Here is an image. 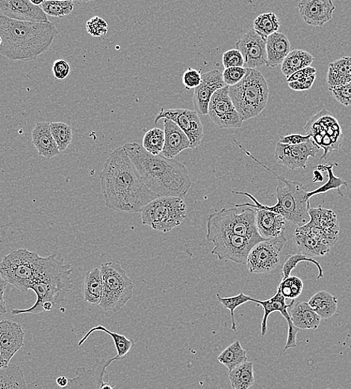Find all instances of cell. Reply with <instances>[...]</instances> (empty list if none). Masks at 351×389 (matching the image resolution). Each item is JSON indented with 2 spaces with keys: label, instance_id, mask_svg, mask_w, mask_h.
Listing matches in <instances>:
<instances>
[{
  "label": "cell",
  "instance_id": "obj_1",
  "mask_svg": "<svg viewBox=\"0 0 351 389\" xmlns=\"http://www.w3.org/2000/svg\"><path fill=\"white\" fill-rule=\"evenodd\" d=\"M100 178L105 206L117 212L141 213L159 197L147 187L124 146L117 147L107 159Z\"/></svg>",
  "mask_w": 351,
  "mask_h": 389
},
{
  "label": "cell",
  "instance_id": "obj_2",
  "mask_svg": "<svg viewBox=\"0 0 351 389\" xmlns=\"http://www.w3.org/2000/svg\"><path fill=\"white\" fill-rule=\"evenodd\" d=\"M147 187L158 197H185L192 187L184 164L163 155H152L139 143L124 145Z\"/></svg>",
  "mask_w": 351,
  "mask_h": 389
},
{
  "label": "cell",
  "instance_id": "obj_3",
  "mask_svg": "<svg viewBox=\"0 0 351 389\" xmlns=\"http://www.w3.org/2000/svg\"><path fill=\"white\" fill-rule=\"evenodd\" d=\"M58 33L50 21H17L0 13V54L12 61H34L51 48Z\"/></svg>",
  "mask_w": 351,
  "mask_h": 389
},
{
  "label": "cell",
  "instance_id": "obj_4",
  "mask_svg": "<svg viewBox=\"0 0 351 389\" xmlns=\"http://www.w3.org/2000/svg\"><path fill=\"white\" fill-rule=\"evenodd\" d=\"M235 142L250 158L256 163L261 165L266 170L271 172L278 179L276 189V197L278 202L273 206H268L258 202V200L248 192L231 190L235 194L246 196L251 199L254 204L246 203L236 204V207H251L253 208L266 209V211L281 214L286 221L296 224L298 227L303 226L310 220V199L307 198L306 187L298 182L289 181L277 172L271 170L261 161L255 158L250 152L246 151L236 140Z\"/></svg>",
  "mask_w": 351,
  "mask_h": 389
},
{
  "label": "cell",
  "instance_id": "obj_5",
  "mask_svg": "<svg viewBox=\"0 0 351 389\" xmlns=\"http://www.w3.org/2000/svg\"><path fill=\"white\" fill-rule=\"evenodd\" d=\"M72 272L71 264H66L61 254L46 257L41 272L29 287V290H33L37 295L36 304L26 309H13L12 316L38 314L43 312V306L46 303H51L56 306L63 302L66 296L72 291Z\"/></svg>",
  "mask_w": 351,
  "mask_h": 389
},
{
  "label": "cell",
  "instance_id": "obj_6",
  "mask_svg": "<svg viewBox=\"0 0 351 389\" xmlns=\"http://www.w3.org/2000/svg\"><path fill=\"white\" fill-rule=\"evenodd\" d=\"M234 106L246 122L258 116L266 107L269 88L264 75L256 68H248L246 76L237 84L229 86Z\"/></svg>",
  "mask_w": 351,
  "mask_h": 389
},
{
  "label": "cell",
  "instance_id": "obj_7",
  "mask_svg": "<svg viewBox=\"0 0 351 389\" xmlns=\"http://www.w3.org/2000/svg\"><path fill=\"white\" fill-rule=\"evenodd\" d=\"M256 214V209L251 207L223 208L207 218L206 237L218 233H231L253 239L257 243L263 242L265 239L257 231Z\"/></svg>",
  "mask_w": 351,
  "mask_h": 389
},
{
  "label": "cell",
  "instance_id": "obj_8",
  "mask_svg": "<svg viewBox=\"0 0 351 389\" xmlns=\"http://www.w3.org/2000/svg\"><path fill=\"white\" fill-rule=\"evenodd\" d=\"M44 261L45 258L26 249L11 250L0 261V274L7 283L25 294L41 272Z\"/></svg>",
  "mask_w": 351,
  "mask_h": 389
},
{
  "label": "cell",
  "instance_id": "obj_9",
  "mask_svg": "<svg viewBox=\"0 0 351 389\" xmlns=\"http://www.w3.org/2000/svg\"><path fill=\"white\" fill-rule=\"evenodd\" d=\"M100 272L103 291L100 306L105 311L117 313L132 298L134 284L119 264L105 263Z\"/></svg>",
  "mask_w": 351,
  "mask_h": 389
},
{
  "label": "cell",
  "instance_id": "obj_10",
  "mask_svg": "<svg viewBox=\"0 0 351 389\" xmlns=\"http://www.w3.org/2000/svg\"><path fill=\"white\" fill-rule=\"evenodd\" d=\"M141 216L143 224L166 234L187 219V207L181 197H159L142 209Z\"/></svg>",
  "mask_w": 351,
  "mask_h": 389
},
{
  "label": "cell",
  "instance_id": "obj_11",
  "mask_svg": "<svg viewBox=\"0 0 351 389\" xmlns=\"http://www.w3.org/2000/svg\"><path fill=\"white\" fill-rule=\"evenodd\" d=\"M305 131L324 154L320 160H325L332 152L340 151L344 142L342 129L332 113L323 109L315 114L304 127Z\"/></svg>",
  "mask_w": 351,
  "mask_h": 389
},
{
  "label": "cell",
  "instance_id": "obj_12",
  "mask_svg": "<svg viewBox=\"0 0 351 389\" xmlns=\"http://www.w3.org/2000/svg\"><path fill=\"white\" fill-rule=\"evenodd\" d=\"M287 239L283 234L264 239L251 250L246 264L253 274H268L276 269L281 261V254Z\"/></svg>",
  "mask_w": 351,
  "mask_h": 389
},
{
  "label": "cell",
  "instance_id": "obj_13",
  "mask_svg": "<svg viewBox=\"0 0 351 389\" xmlns=\"http://www.w3.org/2000/svg\"><path fill=\"white\" fill-rule=\"evenodd\" d=\"M214 244L211 254L220 261H232L236 264H246L251 249L258 244L245 237L231 234L218 233L206 237Z\"/></svg>",
  "mask_w": 351,
  "mask_h": 389
},
{
  "label": "cell",
  "instance_id": "obj_14",
  "mask_svg": "<svg viewBox=\"0 0 351 389\" xmlns=\"http://www.w3.org/2000/svg\"><path fill=\"white\" fill-rule=\"evenodd\" d=\"M310 220L297 229L306 232L330 247L337 243L340 224L337 214L332 209L323 207L310 208Z\"/></svg>",
  "mask_w": 351,
  "mask_h": 389
},
{
  "label": "cell",
  "instance_id": "obj_15",
  "mask_svg": "<svg viewBox=\"0 0 351 389\" xmlns=\"http://www.w3.org/2000/svg\"><path fill=\"white\" fill-rule=\"evenodd\" d=\"M208 115L211 122L221 129L242 127V119L229 95L228 85L219 89L212 95L209 104Z\"/></svg>",
  "mask_w": 351,
  "mask_h": 389
},
{
  "label": "cell",
  "instance_id": "obj_16",
  "mask_svg": "<svg viewBox=\"0 0 351 389\" xmlns=\"http://www.w3.org/2000/svg\"><path fill=\"white\" fill-rule=\"evenodd\" d=\"M163 118L172 120L185 132L191 142L192 149H197L200 146L204 134V125L199 114L195 110L162 108L155 118V125Z\"/></svg>",
  "mask_w": 351,
  "mask_h": 389
},
{
  "label": "cell",
  "instance_id": "obj_17",
  "mask_svg": "<svg viewBox=\"0 0 351 389\" xmlns=\"http://www.w3.org/2000/svg\"><path fill=\"white\" fill-rule=\"evenodd\" d=\"M285 299L281 292L278 290L277 294L271 299H267V301H258V299L253 298L251 301V302L261 305L264 310V316L261 324L262 337H264L268 332V320L271 313L280 312L285 319L288 329L287 341L283 351L297 347L296 337L300 331L298 328L294 326L291 316H290V313L288 311V308H291L294 305L295 299H293L292 303L288 305L285 304Z\"/></svg>",
  "mask_w": 351,
  "mask_h": 389
},
{
  "label": "cell",
  "instance_id": "obj_18",
  "mask_svg": "<svg viewBox=\"0 0 351 389\" xmlns=\"http://www.w3.org/2000/svg\"><path fill=\"white\" fill-rule=\"evenodd\" d=\"M320 147L310 139L299 145H286L279 142L276 145L274 157L282 166L291 170H306L309 157L315 158Z\"/></svg>",
  "mask_w": 351,
  "mask_h": 389
},
{
  "label": "cell",
  "instance_id": "obj_19",
  "mask_svg": "<svg viewBox=\"0 0 351 389\" xmlns=\"http://www.w3.org/2000/svg\"><path fill=\"white\" fill-rule=\"evenodd\" d=\"M236 48L245 60V68L256 69L266 65V39L253 29L241 36L236 43Z\"/></svg>",
  "mask_w": 351,
  "mask_h": 389
},
{
  "label": "cell",
  "instance_id": "obj_20",
  "mask_svg": "<svg viewBox=\"0 0 351 389\" xmlns=\"http://www.w3.org/2000/svg\"><path fill=\"white\" fill-rule=\"evenodd\" d=\"M226 85L223 80L222 73L212 70L201 75V82L194 88L193 106L195 111L201 115H208L210 100L219 89Z\"/></svg>",
  "mask_w": 351,
  "mask_h": 389
},
{
  "label": "cell",
  "instance_id": "obj_21",
  "mask_svg": "<svg viewBox=\"0 0 351 389\" xmlns=\"http://www.w3.org/2000/svg\"><path fill=\"white\" fill-rule=\"evenodd\" d=\"M0 13L17 21L49 22L48 15L40 6L30 2V0H0Z\"/></svg>",
  "mask_w": 351,
  "mask_h": 389
},
{
  "label": "cell",
  "instance_id": "obj_22",
  "mask_svg": "<svg viewBox=\"0 0 351 389\" xmlns=\"http://www.w3.org/2000/svg\"><path fill=\"white\" fill-rule=\"evenodd\" d=\"M298 10L305 23L320 27L332 19L335 6L332 0H300Z\"/></svg>",
  "mask_w": 351,
  "mask_h": 389
},
{
  "label": "cell",
  "instance_id": "obj_23",
  "mask_svg": "<svg viewBox=\"0 0 351 389\" xmlns=\"http://www.w3.org/2000/svg\"><path fill=\"white\" fill-rule=\"evenodd\" d=\"M115 361V357L108 359V361L97 359L95 365L89 370L84 367L78 368L75 371L78 376L69 379V383L66 388L103 389L106 383L104 381V377L107 375L106 368Z\"/></svg>",
  "mask_w": 351,
  "mask_h": 389
},
{
  "label": "cell",
  "instance_id": "obj_24",
  "mask_svg": "<svg viewBox=\"0 0 351 389\" xmlns=\"http://www.w3.org/2000/svg\"><path fill=\"white\" fill-rule=\"evenodd\" d=\"M25 333L20 323L4 320L0 321V351L6 361L11 359L23 346Z\"/></svg>",
  "mask_w": 351,
  "mask_h": 389
},
{
  "label": "cell",
  "instance_id": "obj_25",
  "mask_svg": "<svg viewBox=\"0 0 351 389\" xmlns=\"http://www.w3.org/2000/svg\"><path fill=\"white\" fill-rule=\"evenodd\" d=\"M164 144L162 152L164 157L174 159L187 149H192L191 142L185 133L175 123L169 118H163Z\"/></svg>",
  "mask_w": 351,
  "mask_h": 389
},
{
  "label": "cell",
  "instance_id": "obj_26",
  "mask_svg": "<svg viewBox=\"0 0 351 389\" xmlns=\"http://www.w3.org/2000/svg\"><path fill=\"white\" fill-rule=\"evenodd\" d=\"M257 231L263 239L278 237L285 231V219L280 214L255 208Z\"/></svg>",
  "mask_w": 351,
  "mask_h": 389
},
{
  "label": "cell",
  "instance_id": "obj_27",
  "mask_svg": "<svg viewBox=\"0 0 351 389\" xmlns=\"http://www.w3.org/2000/svg\"><path fill=\"white\" fill-rule=\"evenodd\" d=\"M32 138L39 156L50 160L60 154L51 133L50 123H37L32 132Z\"/></svg>",
  "mask_w": 351,
  "mask_h": 389
},
{
  "label": "cell",
  "instance_id": "obj_28",
  "mask_svg": "<svg viewBox=\"0 0 351 389\" xmlns=\"http://www.w3.org/2000/svg\"><path fill=\"white\" fill-rule=\"evenodd\" d=\"M267 61L268 68L281 66L285 58L291 52V43L282 33H274L266 40Z\"/></svg>",
  "mask_w": 351,
  "mask_h": 389
},
{
  "label": "cell",
  "instance_id": "obj_29",
  "mask_svg": "<svg viewBox=\"0 0 351 389\" xmlns=\"http://www.w3.org/2000/svg\"><path fill=\"white\" fill-rule=\"evenodd\" d=\"M293 239L300 253L308 257L324 256L330 251L331 247L320 241L318 238L297 229Z\"/></svg>",
  "mask_w": 351,
  "mask_h": 389
},
{
  "label": "cell",
  "instance_id": "obj_30",
  "mask_svg": "<svg viewBox=\"0 0 351 389\" xmlns=\"http://www.w3.org/2000/svg\"><path fill=\"white\" fill-rule=\"evenodd\" d=\"M351 83V56H344L331 63L327 74L328 90Z\"/></svg>",
  "mask_w": 351,
  "mask_h": 389
},
{
  "label": "cell",
  "instance_id": "obj_31",
  "mask_svg": "<svg viewBox=\"0 0 351 389\" xmlns=\"http://www.w3.org/2000/svg\"><path fill=\"white\" fill-rule=\"evenodd\" d=\"M290 316L294 326L299 329H317L322 320L309 304L305 302L295 304Z\"/></svg>",
  "mask_w": 351,
  "mask_h": 389
},
{
  "label": "cell",
  "instance_id": "obj_32",
  "mask_svg": "<svg viewBox=\"0 0 351 389\" xmlns=\"http://www.w3.org/2000/svg\"><path fill=\"white\" fill-rule=\"evenodd\" d=\"M338 303L337 297L325 291L317 292L308 302L322 319H328L333 316L337 311Z\"/></svg>",
  "mask_w": 351,
  "mask_h": 389
},
{
  "label": "cell",
  "instance_id": "obj_33",
  "mask_svg": "<svg viewBox=\"0 0 351 389\" xmlns=\"http://www.w3.org/2000/svg\"><path fill=\"white\" fill-rule=\"evenodd\" d=\"M102 291L103 282L100 269L95 268L88 271L85 276L83 284L85 301L93 306H100Z\"/></svg>",
  "mask_w": 351,
  "mask_h": 389
},
{
  "label": "cell",
  "instance_id": "obj_34",
  "mask_svg": "<svg viewBox=\"0 0 351 389\" xmlns=\"http://www.w3.org/2000/svg\"><path fill=\"white\" fill-rule=\"evenodd\" d=\"M95 332H103L112 337L117 353V356H115V361H123L135 346V343L132 340L127 338L125 336L111 332L109 329H107L101 325L90 329L85 336L80 341L79 346H81L89 336Z\"/></svg>",
  "mask_w": 351,
  "mask_h": 389
},
{
  "label": "cell",
  "instance_id": "obj_35",
  "mask_svg": "<svg viewBox=\"0 0 351 389\" xmlns=\"http://www.w3.org/2000/svg\"><path fill=\"white\" fill-rule=\"evenodd\" d=\"M314 60V56L309 52L295 50L290 52L283 60L281 64V71L287 79L296 71L310 66Z\"/></svg>",
  "mask_w": 351,
  "mask_h": 389
},
{
  "label": "cell",
  "instance_id": "obj_36",
  "mask_svg": "<svg viewBox=\"0 0 351 389\" xmlns=\"http://www.w3.org/2000/svg\"><path fill=\"white\" fill-rule=\"evenodd\" d=\"M229 379L234 389H248L255 383L253 363L246 362L229 371Z\"/></svg>",
  "mask_w": 351,
  "mask_h": 389
},
{
  "label": "cell",
  "instance_id": "obj_37",
  "mask_svg": "<svg viewBox=\"0 0 351 389\" xmlns=\"http://www.w3.org/2000/svg\"><path fill=\"white\" fill-rule=\"evenodd\" d=\"M218 361L231 371L239 365L248 362L247 351L242 348L239 341H236L222 351Z\"/></svg>",
  "mask_w": 351,
  "mask_h": 389
},
{
  "label": "cell",
  "instance_id": "obj_38",
  "mask_svg": "<svg viewBox=\"0 0 351 389\" xmlns=\"http://www.w3.org/2000/svg\"><path fill=\"white\" fill-rule=\"evenodd\" d=\"M337 167V163H326L325 165H318L315 167L318 171L327 172L328 175V182L322 187H318V189L308 192L307 198L310 199L313 196L318 194H323L329 192L330 190H337L341 197H343L342 193L341 192V187L345 186L347 187L348 183L344 181L341 177L335 176L333 173L334 167Z\"/></svg>",
  "mask_w": 351,
  "mask_h": 389
},
{
  "label": "cell",
  "instance_id": "obj_39",
  "mask_svg": "<svg viewBox=\"0 0 351 389\" xmlns=\"http://www.w3.org/2000/svg\"><path fill=\"white\" fill-rule=\"evenodd\" d=\"M22 369L14 364L0 368V389L26 388Z\"/></svg>",
  "mask_w": 351,
  "mask_h": 389
},
{
  "label": "cell",
  "instance_id": "obj_40",
  "mask_svg": "<svg viewBox=\"0 0 351 389\" xmlns=\"http://www.w3.org/2000/svg\"><path fill=\"white\" fill-rule=\"evenodd\" d=\"M280 27V19L273 12L258 15L253 21L254 31L266 40L273 33L278 32Z\"/></svg>",
  "mask_w": 351,
  "mask_h": 389
},
{
  "label": "cell",
  "instance_id": "obj_41",
  "mask_svg": "<svg viewBox=\"0 0 351 389\" xmlns=\"http://www.w3.org/2000/svg\"><path fill=\"white\" fill-rule=\"evenodd\" d=\"M164 144V133L160 128H155L147 131L143 138L142 146L152 155L162 153Z\"/></svg>",
  "mask_w": 351,
  "mask_h": 389
},
{
  "label": "cell",
  "instance_id": "obj_42",
  "mask_svg": "<svg viewBox=\"0 0 351 389\" xmlns=\"http://www.w3.org/2000/svg\"><path fill=\"white\" fill-rule=\"evenodd\" d=\"M310 262L316 266L318 271V276L317 277L318 279L323 278L324 276V271L317 261H315L313 258L308 257L306 256H304V254L301 253H298L295 254H293V256H288V259L284 262L283 267H282V277L281 280H283L288 276H291V273L293 272V269L296 268V266L298 265L300 262Z\"/></svg>",
  "mask_w": 351,
  "mask_h": 389
},
{
  "label": "cell",
  "instance_id": "obj_43",
  "mask_svg": "<svg viewBox=\"0 0 351 389\" xmlns=\"http://www.w3.org/2000/svg\"><path fill=\"white\" fill-rule=\"evenodd\" d=\"M51 128L60 152H65L72 142V128L63 123H52Z\"/></svg>",
  "mask_w": 351,
  "mask_h": 389
},
{
  "label": "cell",
  "instance_id": "obj_44",
  "mask_svg": "<svg viewBox=\"0 0 351 389\" xmlns=\"http://www.w3.org/2000/svg\"><path fill=\"white\" fill-rule=\"evenodd\" d=\"M73 1H58V0H45L40 6L48 16L62 18L70 14L74 9Z\"/></svg>",
  "mask_w": 351,
  "mask_h": 389
},
{
  "label": "cell",
  "instance_id": "obj_45",
  "mask_svg": "<svg viewBox=\"0 0 351 389\" xmlns=\"http://www.w3.org/2000/svg\"><path fill=\"white\" fill-rule=\"evenodd\" d=\"M216 297L219 302L221 304L224 308L230 310L232 321L231 329L233 331L236 332L237 331V326L235 318V310L248 302H251L253 298L243 293H240L239 295L231 297H222L219 294H217Z\"/></svg>",
  "mask_w": 351,
  "mask_h": 389
},
{
  "label": "cell",
  "instance_id": "obj_46",
  "mask_svg": "<svg viewBox=\"0 0 351 389\" xmlns=\"http://www.w3.org/2000/svg\"><path fill=\"white\" fill-rule=\"evenodd\" d=\"M303 283L300 279L297 276H288L281 280L278 290L281 292L285 299H295L302 293Z\"/></svg>",
  "mask_w": 351,
  "mask_h": 389
},
{
  "label": "cell",
  "instance_id": "obj_47",
  "mask_svg": "<svg viewBox=\"0 0 351 389\" xmlns=\"http://www.w3.org/2000/svg\"><path fill=\"white\" fill-rule=\"evenodd\" d=\"M248 68L245 67H231L225 68L222 73L223 80L228 86L239 83L246 76Z\"/></svg>",
  "mask_w": 351,
  "mask_h": 389
},
{
  "label": "cell",
  "instance_id": "obj_48",
  "mask_svg": "<svg viewBox=\"0 0 351 389\" xmlns=\"http://www.w3.org/2000/svg\"><path fill=\"white\" fill-rule=\"evenodd\" d=\"M108 24L98 16L90 19L86 24L87 32L93 37L105 36L108 33Z\"/></svg>",
  "mask_w": 351,
  "mask_h": 389
},
{
  "label": "cell",
  "instance_id": "obj_49",
  "mask_svg": "<svg viewBox=\"0 0 351 389\" xmlns=\"http://www.w3.org/2000/svg\"><path fill=\"white\" fill-rule=\"evenodd\" d=\"M330 92L343 106H351V83L335 86L330 89Z\"/></svg>",
  "mask_w": 351,
  "mask_h": 389
},
{
  "label": "cell",
  "instance_id": "obj_50",
  "mask_svg": "<svg viewBox=\"0 0 351 389\" xmlns=\"http://www.w3.org/2000/svg\"><path fill=\"white\" fill-rule=\"evenodd\" d=\"M222 63L224 68L231 67H243L245 60L241 52L237 49L228 51L223 54Z\"/></svg>",
  "mask_w": 351,
  "mask_h": 389
},
{
  "label": "cell",
  "instance_id": "obj_51",
  "mask_svg": "<svg viewBox=\"0 0 351 389\" xmlns=\"http://www.w3.org/2000/svg\"><path fill=\"white\" fill-rule=\"evenodd\" d=\"M201 71L189 68L183 73L182 83L187 90L194 89L201 84Z\"/></svg>",
  "mask_w": 351,
  "mask_h": 389
},
{
  "label": "cell",
  "instance_id": "obj_52",
  "mask_svg": "<svg viewBox=\"0 0 351 389\" xmlns=\"http://www.w3.org/2000/svg\"><path fill=\"white\" fill-rule=\"evenodd\" d=\"M70 67L63 59H58L53 63V73L56 80L64 81L70 73Z\"/></svg>",
  "mask_w": 351,
  "mask_h": 389
},
{
  "label": "cell",
  "instance_id": "obj_53",
  "mask_svg": "<svg viewBox=\"0 0 351 389\" xmlns=\"http://www.w3.org/2000/svg\"><path fill=\"white\" fill-rule=\"evenodd\" d=\"M316 79V73L311 75V76L301 78L293 82H289L288 87L294 91L301 92V91H308L310 90Z\"/></svg>",
  "mask_w": 351,
  "mask_h": 389
},
{
  "label": "cell",
  "instance_id": "obj_54",
  "mask_svg": "<svg viewBox=\"0 0 351 389\" xmlns=\"http://www.w3.org/2000/svg\"><path fill=\"white\" fill-rule=\"evenodd\" d=\"M311 137L310 135L289 134L285 135L280 138L279 142L286 145H299L310 141Z\"/></svg>",
  "mask_w": 351,
  "mask_h": 389
},
{
  "label": "cell",
  "instance_id": "obj_55",
  "mask_svg": "<svg viewBox=\"0 0 351 389\" xmlns=\"http://www.w3.org/2000/svg\"><path fill=\"white\" fill-rule=\"evenodd\" d=\"M317 70L314 67L308 66L300 69L287 78V83L293 82L301 78H305L311 76V75L316 73Z\"/></svg>",
  "mask_w": 351,
  "mask_h": 389
},
{
  "label": "cell",
  "instance_id": "obj_56",
  "mask_svg": "<svg viewBox=\"0 0 351 389\" xmlns=\"http://www.w3.org/2000/svg\"><path fill=\"white\" fill-rule=\"evenodd\" d=\"M7 286V281L0 274V316H4L7 313V308L4 298V294Z\"/></svg>",
  "mask_w": 351,
  "mask_h": 389
},
{
  "label": "cell",
  "instance_id": "obj_57",
  "mask_svg": "<svg viewBox=\"0 0 351 389\" xmlns=\"http://www.w3.org/2000/svg\"><path fill=\"white\" fill-rule=\"evenodd\" d=\"M56 383L59 387L66 388L69 383V379L64 376L59 377L56 379Z\"/></svg>",
  "mask_w": 351,
  "mask_h": 389
},
{
  "label": "cell",
  "instance_id": "obj_58",
  "mask_svg": "<svg viewBox=\"0 0 351 389\" xmlns=\"http://www.w3.org/2000/svg\"><path fill=\"white\" fill-rule=\"evenodd\" d=\"M313 174H314V178H313L314 183L323 181V176L322 175V174H320V172H319L318 171H315Z\"/></svg>",
  "mask_w": 351,
  "mask_h": 389
},
{
  "label": "cell",
  "instance_id": "obj_59",
  "mask_svg": "<svg viewBox=\"0 0 351 389\" xmlns=\"http://www.w3.org/2000/svg\"><path fill=\"white\" fill-rule=\"evenodd\" d=\"M10 363L7 362L3 357L1 351H0V368H6L9 365Z\"/></svg>",
  "mask_w": 351,
  "mask_h": 389
},
{
  "label": "cell",
  "instance_id": "obj_60",
  "mask_svg": "<svg viewBox=\"0 0 351 389\" xmlns=\"http://www.w3.org/2000/svg\"><path fill=\"white\" fill-rule=\"evenodd\" d=\"M44 1L45 0H30V2L38 6H40Z\"/></svg>",
  "mask_w": 351,
  "mask_h": 389
},
{
  "label": "cell",
  "instance_id": "obj_61",
  "mask_svg": "<svg viewBox=\"0 0 351 389\" xmlns=\"http://www.w3.org/2000/svg\"><path fill=\"white\" fill-rule=\"evenodd\" d=\"M76 1L80 3H88L90 1H95V0H76Z\"/></svg>",
  "mask_w": 351,
  "mask_h": 389
},
{
  "label": "cell",
  "instance_id": "obj_62",
  "mask_svg": "<svg viewBox=\"0 0 351 389\" xmlns=\"http://www.w3.org/2000/svg\"><path fill=\"white\" fill-rule=\"evenodd\" d=\"M58 1H73V0H58Z\"/></svg>",
  "mask_w": 351,
  "mask_h": 389
}]
</instances>
